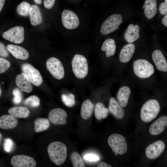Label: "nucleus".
I'll return each instance as SVG.
<instances>
[{"mask_svg":"<svg viewBox=\"0 0 167 167\" xmlns=\"http://www.w3.org/2000/svg\"><path fill=\"white\" fill-rule=\"evenodd\" d=\"M47 151L50 160L57 165L63 164L67 158L66 146L60 141H54L50 143Z\"/></svg>","mask_w":167,"mask_h":167,"instance_id":"obj_1","label":"nucleus"},{"mask_svg":"<svg viewBox=\"0 0 167 167\" xmlns=\"http://www.w3.org/2000/svg\"><path fill=\"white\" fill-rule=\"evenodd\" d=\"M160 109V105L157 100L152 99L147 101L144 104L141 109V120L146 122L151 121L157 116Z\"/></svg>","mask_w":167,"mask_h":167,"instance_id":"obj_2","label":"nucleus"},{"mask_svg":"<svg viewBox=\"0 0 167 167\" xmlns=\"http://www.w3.org/2000/svg\"><path fill=\"white\" fill-rule=\"evenodd\" d=\"M73 71L75 76L79 79L85 78L88 72V64L86 58L82 55L76 54L71 61Z\"/></svg>","mask_w":167,"mask_h":167,"instance_id":"obj_3","label":"nucleus"},{"mask_svg":"<svg viewBox=\"0 0 167 167\" xmlns=\"http://www.w3.org/2000/svg\"><path fill=\"white\" fill-rule=\"evenodd\" d=\"M133 68L135 75L142 79L150 77L154 72L153 65L144 59H139L134 61Z\"/></svg>","mask_w":167,"mask_h":167,"instance_id":"obj_4","label":"nucleus"},{"mask_svg":"<svg viewBox=\"0 0 167 167\" xmlns=\"http://www.w3.org/2000/svg\"><path fill=\"white\" fill-rule=\"evenodd\" d=\"M108 143L114 152H116L119 155H123L127 151V146L126 139L120 134H112L109 137Z\"/></svg>","mask_w":167,"mask_h":167,"instance_id":"obj_5","label":"nucleus"},{"mask_svg":"<svg viewBox=\"0 0 167 167\" xmlns=\"http://www.w3.org/2000/svg\"><path fill=\"white\" fill-rule=\"evenodd\" d=\"M122 21V16L119 14H113L109 17L102 23L100 30L103 35L110 34L117 29Z\"/></svg>","mask_w":167,"mask_h":167,"instance_id":"obj_6","label":"nucleus"},{"mask_svg":"<svg viewBox=\"0 0 167 167\" xmlns=\"http://www.w3.org/2000/svg\"><path fill=\"white\" fill-rule=\"evenodd\" d=\"M46 65L47 70L55 79L60 80L64 77V68L58 59L54 57H51L47 60Z\"/></svg>","mask_w":167,"mask_h":167,"instance_id":"obj_7","label":"nucleus"},{"mask_svg":"<svg viewBox=\"0 0 167 167\" xmlns=\"http://www.w3.org/2000/svg\"><path fill=\"white\" fill-rule=\"evenodd\" d=\"M21 70L27 76L31 83L36 86H39L43 82L42 77L39 71L29 63L21 65Z\"/></svg>","mask_w":167,"mask_h":167,"instance_id":"obj_8","label":"nucleus"},{"mask_svg":"<svg viewBox=\"0 0 167 167\" xmlns=\"http://www.w3.org/2000/svg\"><path fill=\"white\" fill-rule=\"evenodd\" d=\"M24 28L21 26L13 27L4 32L2 36L5 39L12 43L19 44L24 40Z\"/></svg>","mask_w":167,"mask_h":167,"instance_id":"obj_9","label":"nucleus"},{"mask_svg":"<svg viewBox=\"0 0 167 167\" xmlns=\"http://www.w3.org/2000/svg\"><path fill=\"white\" fill-rule=\"evenodd\" d=\"M61 19L63 26L68 29H75L79 24V20L77 15L69 10H64L63 11Z\"/></svg>","mask_w":167,"mask_h":167,"instance_id":"obj_10","label":"nucleus"},{"mask_svg":"<svg viewBox=\"0 0 167 167\" xmlns=\"http://www.w3.org/2000/svg\"><path fill=\"white\" fill-rule=\"evenodd\" d=\"M11 163L14 167H35L36 166V162L33 157L23 155L13 156Z\"/></svg>","mask_w":167,"mask_h":167,"instance_id":"obj_11","label":"nucleus"},{"mask_svg":"<svg viewBox=\"0 0 167 167\" xmlns=\"http://www.w3.org/2000/svg\"><path fill=\"white\" fill-rule=\"evenodd\" d=\"M67 117L66 112L60 108H55L51 110L48 115L49 120L55 125H63L66 124Z\"/></svg>","mask_w":167,"mask_h":167,"instance_id":"obj_12","label":"nucleus"},{"mask_svg":"<svg viewBox=\"0 0 167 167\" xmlns=\"http://www.w3.org/2000/svg\"><path fill=\"white\" fill-rule=\"evenodd\" d=\"M165 148V145L163 141L157 140L149 144L146 148L145 154L149 159H153L158 157Z\"/></svg>","mask_w":167,"mask_h":167,"instance_id":"obj_13","label":"nucleus"},{"mask_svg":"<svg viewBox=\"0 0 167 167\" xmlns=\"http://www.w3.org/2000/svg\"><path fill=\"white\" fill-rule=\"evenodd\" d=\"M167 126V116H161L152 124L149 129V132L152 135H158L163 131Z\"/></svg>","mask_w":167,"mask_h":167,"instance_id":"obj_14","label":"nucleus"},{"mask_svg":"<svg viewBox=\"0 0 167 167\" xmlns=\"http://www.w3.org/2000/svg\"><path fill=\"white\" fill-rule=\"evenodd\" d=\"M152 58L157 69L164 72L167 71V63L163 53L160 50H154L152 55Z\"/></svg>","mask_w":167,"mask_h":167,"instance_id":"obj_15","label":"nucleus"},{"mask_svg":"<svg viewBox=\"0 0 167 167\" xmlns=\"http://www.w3.org/2000/svg\"><path fill=\"white\" fill-rule=\"evenodd\" d=\"M15 83L17 87L21 91L30 93L32 90L33 87L30 80L26 75L23 72L17 75Z\"/></svg>","mask_w":167,"mask_h":167,"instance_id":"obj_16","label":"nucleus"},{"mask_svg":"<svg viewBox=\"0 0 167 167\" xmlns=\"http://www.w3.org/2000/svg\"><path fill=\"white\" fill-rule=\"evenodd\" d=\"M7 50L16 58L26 60L29 56L28 51L22 46L12 44L8 45L6 46Z\"/></svg>","mask_w":167,"mask_h":167,"instance_id":"obj_17","label":"nucleus"},{"mask_svg":"<svg viewBox=\"0 0 167 167\" xmlns=\"http://www.w3.org/2000/svg\"><path fill=\"white\" fill-rule=\"evenodd\" d=\"M135 49V45L133 44L129 43L124 46L119 54L120 62L126 63L129 61L134 54Z\"/></svg>","mask_w":167,"mask_h":167,"instance_id":"obj_18","label":"nucleus"},{"mask_svg":"<svg viewBox=\"0 0 167 167\" xmlns=\"http://www.w3.org/2000/svg\"><path fill=\"white\" fill-rule=\"evenodd\" d=\"M139 27L138 25L130 24L126 31L124 36L125 39L129 43L135 42L139 37Z\"/></svg>","mask_w":167,"mask_h":167,"instance_id":"obj_19","label":"nucleus"},{"mask_svg":"<svg viewBox=\"0 0 167 167\" xmlns=\"http://www.w3.org/2000/svg\"><path fill=\"white\" fill-rule=\"evenodd\" d=\"M108 109L111 113L118 119H122L124 116V109L114 97L110 99Z\"/></svg>","mask_w":167,"mask_h":167,"instance_id":"obj_20","label":"nucleus"},{"mask_svg":"<svg viewBox=\"0 0 167 167\" xmlns=\"http://www.w3.org/2000/svg\"><path fill=\"white\" fill-rule=\"evenodd\" d=\"M18 122L16 118L11 114L0 117V128L2 129H12L17 126Z\"/></svg>","mask_w":167,"mask_h":167,"instance_id":"obj_21","label":"nucleus"},{"mask_svg":"<svg viewBox=\"0 0 167 167\" xmlns=\"http://www.w3.org/2000/svg\"><path fill=\"white\" fill-rule=\"evenodd\" d=\"M29 15L31 24L33 26L39 25L42 22V16L40 10L36 5L31 6L29 10Z\"/></svg>","mask_w":167,"mask_h":167,"instance_id":"obj_22","label":"nucleus"},{"mask_svg":"<svg viewBox=\"0 0 167 167\" xmlns=\"http://www.w3.org/2000/svg\"><path fill=\"white\" fill-rule=\"evenodd\" d=\"M131 90L127 86L121 87L117 94V98L118 103L122 107L126 106L128 103L131 94Z\"/></svg>","mask_w":167,"mask_h":167,"instance_id":"obj_23","label":"nucleus"},{"mask_svg":"<svg viewBox=\"0 0 167 167\" xmlns=\"http://www.w3.org/2000/svg\"><path fill=\"white\" fill-rule=\"evenodd\" d=\"M143 7L144 10V14L148 19H152L156 15L157 10L156 0H145Z\"/></svg>","mask_w":167,"mask_h":167,"instance_id":"obj_24","label":"nucleus"},{"mask_svg":"<svg viewBox=\"0 0 167 167\" xmlns=\"http://www.w3.org/2000/svg\"><path fill=\"white\" fill-rule=\"evenodd\" d=\"M94 105L89 99H86L83 103L81 109L80 114L82 118L85 120L88 119L92 115Z\"/></svg>","mask_w":167,"mask_h":167,"instance_id":"obj_25","label":"nucleus"},{"mask_svg":"<svg viewBox=\"0 0 167 167\" xmlns=\"http://www.w3.org/2000/svg\"><path fill=\"white\" fill-rule=\"evenodd\" d=\"M8 112L10 114L17 118H26L29 116L30 113L29 109L23 106L11 107L9 109Z\"/></svg>","mask_w":167,"mask_h":167,"instance_id":"obj_26","label":"nucleus"},{"mask_svg":"<svg viewBox=\"0 0 167 167\" xmlns=\"http://www.w3.org/2000/svg\"><path fill=\"white\" fill-rule=\"evenodd\" d=\"M101 49L102 51H105L107 57L114 55L116 51L115 41L112 38L106 39L103 42Z\"/></svg>","mask_w":167,"mask_h":167,"instance_id":"obj_27","label":"nucleus"},{"mask_svg":"<svg viewBox=\"0 0 167 167\" xmlns=\"http://www.w3.org/2000/svg\"><path fill=\"white\" fill-rule=\"evenodd\" d=\"M34 129L36 132L38 133L47 130L50 126L49 119L45 118H38L34 122Z\"/></svg>","mask_w":167,"mask_h":167,"instance_id":"obj_28","label":"nucleus"},{"mask_svg":"<svg viewBox=\"0 0 167 167\" xmlns=\"http://www.w3.org/2000/svg\"><path fill=\"white\" fill-rule=\"evenodd\" d=\"M109 112V109L105 107L102 102H99L96 104L94 113L95 117L97 119L105 118L108 115Z\"/></svg>","mask_w":167,"mask_h":167,"instance_id":"obj_29","label":"nucleus"},{"mask_svg":"<svg viewBox=\"0 0 167 167\" xmlns=\"http://www.w3.org/2000/svg\"><path fill=\"white\" fill-rule=\"evenodd\" d=\"M70 159L74 167H85L83 160L80 155L76 152H72L70 155Z\"/></svg>","mask_w":167,"mask_h":167,"instance_id":"obj_30","label":"nucleus"},{"mask_svg":"<svg viewBox=\"0 0 167 167\" xmlns=\"http://www.w3.org/2000/svg\"><path fill=\"white\" fill-rule=\"evenodd\" d=\"M31 6L29 3L23 2L19 4L17 7L16 11L19 15L27 16L29 15V10Z\"/></svg>","mask_w":167,"mask_h":167,"instance_id":"obj_31","label":"nucleus"},{"mask_svg":"<svg viewBox=\"0 0 167 167\" xmlns=\"http://www.w3.org/2000/svg\"><path fill=\"white\" fill-rule=\"evenodd\" d=\"M75 96L72 93L67 94H63L61 95V98L64 104L67 106L71 107L75 104Z\"/></svg>","mask_w":167,"mask_h":167,"instance_id":"obj_32","label":"nucleus"},{"mask_svg":"<svg viewBox=\"0 0 167 167\" xmlns=\"http://www.w3.org/2000/svg\"><path fill=\"white\" fill-rule=\"evenodd\" d=\"M40 99L36 95H32L27 98L24 101V104L32 107H36L40 105Z\"/></svg>","mask_w":167,"mask_h":167,"instance_id":"obj_33","label":"nucleus"},{"mask_svg":"<svg viewBox=\"0 0 167 167\" xmlns=\"http://www.w3.org/2000/svg\"><path fill=\"white\" fill-rule=\"evenodd\" d=\"M14 97L13 99V103L17 105L19 104L22 100V95L20 91L17 88L14 89L13 91Z\"/></svg>","mask_w":167,"mask_h":167,"instance_id":"obj_34","label":"nucleus"},{"mask_svg":"<svg viewBox=\"0 0 167 167\" xmlns=\"http://www.w3.org/2000/svg\"><path fill=\"white\" fill-rule=\"evenodd\" d=\"M11 63L7 60L0 58V73L6 71L10 67Z\"/></svg>","mask_w":167,"mask_h":167,"instance_id":"obj_35","label":"nucleus"},{"mask_svg":"<svg viewBox=\"0 0 167 167\" xmlns=\"http://www.w3.org/2000/svg\"><path fill=\"white\" fill-rule=\"evenodd\" d=\"M13 142L10 138H6L5 139L3 144L4 148L6 152H11L13 147Z\"/></svg>","mask_w":167,"mask_h":167,"instance_id":"obj_36","label":"nucleus"},{"mask_svg":"<svg viewBox=\"0 0 167 167\" xmlns=\"http://www.w3.org/2000/svg\"><path fill=\"white\" fill-rule=\"evenodd\" d=\"M84 158L86 161H96L100 159V157L97 155L93 154H88L84 155Z\"/></svg>","mask_w":167,"mask_h":167,"instance_id":"obj_37","label":"nucleus"},{"mask_svg":"<svg viewBox=\"0 0 167 167\" xmlns=\"http://www.w3.org/2000/svg\"><path fill=\"white\" fill-rule=\"evenodd\" d=\"M9 55L8 50L4 45L0 42V56L6 57Z\"/></svg>","mask_w":167,"mask_h":167,"instance_id":"obj_38","label":"nucleus"},{"mask_svg":"<svg viewBox=\"0 0 167 167\" xmlns=\"http://www.w3.org/2000/svg\"><path fill=\"white\" fill-rule=\"evenodd\" d=\"M159 11L162 15H165L167 13V1L161 3L159 7Z\"/></svg>","mask_w":167,"mask_h":167,"instance_id":"obj_39","label":"nucleus"},{"mask_svg":"<svg viewBox=\"0 0 167 167\" xmlns=\"http://www.w3.org/2000/svg\"><path fill=\"white\" fill-rule=\"evenodd\" d=\"M55 0H43V4L47 9L51 8L54 5Z\"/></svg>","mask_w":167,"mask_h":167,"instance_id":"obj_40","label":"nucleus"},{"mask_svg":"<svg viewBox=\"0 0 167 167\" xmlns=\"http://www.w3.org/2000/svg\"><path fill=\"white\" fill-rule=\"evenodd\" d=\"M97 167H111L110 165H109L106 163L102 162H100L97 165Z\"/></svg>","mask_w":167,"mask_h":167,"instance_id":"obj_41","label":"nucleus"},{"mask_svg":"<svg viewBox=\"0 0 167 167\" xmlns=\"http://www.w3.org/2000/svg\"><path fill=\"white\" fill-rule=\"evenodd\" d=\"M162 24L166 27H167V14L165 15L163 18L162 20Z\"/></svg>","mask_w":167,"mask_h":167,"instance_id":"obj_42","label":"nucleus"},{"mask_svg":"<svg viewBox=\"0 0 167 167\" xmlns=\"http://www.w3.org/2000/svg\"><path fill=\"white\" fill-rule=\"evenodd\" d=\"M5 0H0V12L3 6Z\"/></svg>","mask_w":167,"mask_h":167,"instance_id":"obj_43","label":"nucleus"},{"mask_svg":"<svg viewBox=\"0 0 167 167\" xmlns=\"http://www.w3.org/2000/svg\"><path fill=\"white\" fill-rule=\"evenodd\" d=\"M34 2L36 4L40 5L42 3V0H33Z\"/></svg>","mask_w":167,"mask_h":167,"instance_id":"obj_44","label":"nucleus"},{"mask_svg":"<svg viewBox=\"0 0 167 167\" xmlns=\"http://www.w3.org/2000/svg\"><path fill=\"white\" fill-rule=\"evenodd\" d=\"M2 90H1V86L0 85V97L2 95Z\"/></svg>","mask_w":167,"mask_h":167,"instance_id":"obj_45","label":"nucleus"},{"mask_svg":"<svg viewBox=\"0 0 167 167\" xmlns=\"http://www.w3.org/2000/svg\"><path fill=\"white\" fill-rule=\"evenodd\" d=\"M114 153L115 155L116 156H117V155L118 153L117 152H114Z\"/></svg>","mask_w":167,"mask_h":167,"instance_id":"obj_46","label":"nucleus"},{"mask_svg":"<svg viewBox=\"0 0 167 167\" xmlns=\"http://www.w3.org/2000/svg\"><path fill=\"white\" fill-rule=\"evenodd\" d=\"M1 133H0V138H1Z\"/></svg>","mask_w":167,"mask_h":167,"instance_id":"obj_47","label":"nucleus"},{"mask_svg":"<svg viewBox=\"0 0 167 167\" xmlns=\"http://www.w3.org/2000/svg\"><path fill=\"white\" fill-rule=\"evenodd\" d=\"M4 83V82H2V84H3Z\"/></svg>","mask_w":167,"mask_h":167,"instance_id":"obj_48","label":"nucleus"}]
</instances>
